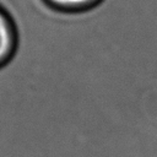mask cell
I'll use <instances>...</instances> for the list:
<instances>
[{"label": "cell", "instance_id": "cell-1", "mask_svg": "<svg viewBox=\"0 0 157 157\" xmlns=\"http://www.w3.org/2000/svg\"><path fill=\"white\" fill-rule=\"evenodd\" d=\"M18 47L16 23L10 12L0 5V69L5 67L15 56Z\"/></svg>", "mask_w": 157, "mask_h": 157}, {"label": "cell", "instance_id": "cell-2", "mask_svg": "<svg viewBox=\"0 0 157 157\" xmlns=\"http://www.w3.org/2000/svg\"><path fill=\"white\" fill-rule=\"evenodd\" d=\"M50 9L61 12H78L92 9L102 0H43Z\"/></svg>", "mask_w": 157, "mask_h": 157}]
</instances>
